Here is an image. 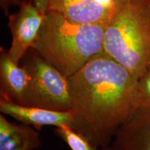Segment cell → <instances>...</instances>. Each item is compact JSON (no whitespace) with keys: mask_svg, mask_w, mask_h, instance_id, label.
<instances>
[{"mask_svg":"<svg viewBox=\"0 0 150 150\" xmlns=\"http://www.w3.org/2000/svg\"><path fill=\"white\" fill-rule=\"evenodd\" d=\"M68 80L71 129L97 148L107 147L136 108L138 79L103 51Z\"/></svg>","mask_w":150,"mask_h":150,"instance_id":"cell-1","label":"cell"},{"mask_svg":"<svg viewBox=\"0 0 150 150\" xmlns=\"http://www.w3.org/2000/svg\"><path fill=\"white\" fill-rule=\"evenodd\" d=\"M106 25L78 23L47 11L31 49L70 77L104 51Z\"/></svg>","mask_w":150,"mask_h":150,"instance_id":"cell-2","label":"cell"},{"mask_svg":"<svg viewBox=\"0 0 150 150\" xmlns=\"http://www.w3.org/2000/svg\"><path fill=\"white\" fill-rule=\"evenodd\" d=\"M104 52L137 79L141 76L150 56V7L140 0H115Z\"/></svg>","mask_w":150,"mask_h":150,"instance_id":"cell-3","label":"cell"},{"mask_svg":"<svg viewBox=\"0 0 150 150\" xmlns=\"http://www.w3.org/2000/svg\"><path fill=\"white\" fill-rule=\"evenodd\" d=\"M22 60V66L29 76L22 105L59 111L71 110L68 77L32 49Z\"/></svg>","mask_w":150,"mask_h":150,"instance_id":"cell-4","label":"cell"},{"mask_svg":"<svg viewBox=\"0 0 150 150\" xmlns=\"http://www.w3.org/2000/svg\"><path fill=\"white\" fill-rule=\"evenodd\" d=\"M19 6L16 13L8 17V26L12 36L8 52L11 60L17 64L35 42L45 15L31 0H22Z\"/></svg>","mask_w":150,"mask_h":150,"instance_id":"cell-5","label":"cell"},{"mask_svg":"<svg viewBox=\"0 0 150 150\" xmlns=\"http://www.w3.org/2000/svg\"><path fill=\"white\" fill-rule=\"evenodd\" d=\"M107 147L109 150H150V108H135Z\"/></svg>","mask_w":150,"mask_h":150,"instance_id":"cell-6","label":"cell"},{"mask_svg":"<svg viewBox=\"0 0 150 150\" xmlns=\"http://www.w3.org/2000/svg\"><path fill=\"white\" fill-rule=\"evenodd\" d=\"M0 111L23 125H31L38 130L44 126H54L56 128L67 126L71 128L73 122L72 110L59 111L31 107L5 100H0Z\"/></svg>","mask_w":150,"mask_h":150,"instance_id":"cell-7","label":"cell"},{"mask_svg":"<svg viewBox=\"0 0 150 150\" xmlns=\"http://www.w3.org/2000/svg\"><path fill=\"white\" fill-rule=\"evenodd\" d=\"M29 76L23 66L11 60L8 50L0 49V100L23 104Z\"/></svg>","mask_w":150,"mask_h":150,"instance_id":"cell-8","label":"cell"},{"mask_svg":"<svg viewBox=\"0 0 150 150\" xmlns=\"http://www.w3.org/2000/svg\"><path fill=\"white\" fill-rule=\"evenodd\" d=\"M112 11L95 0H52L47 11H54L75 22L106 24Z\"/></svg>","mask_w":150,"mask_h":150,"instance_id":"cell-9","label":"cell"},{"mask_svg":"<svg viewBox=\"0 0 150 150\" xmlns=\"http://www.w3.org/2000/svg\"><path fill=\"white\" fill-rule=\"evenodd\" d=\"M41 145L39 134L28 125L10 122L0 115V150H35Z\"/></svg>","mask_w":150,"mask_h":150,"instance_id":"cell-10","label":"cell"},{"mask_svg":"<svg viewBox=\"0 0 150 150\" xmlns=\"http://www.w3.org/2000/svg\"><path fill=\"white\" fill-rule=\"evenodd\" d=\"M54 132L56 135L66 142L72 150H98V148L70 127H58Z\"/></svg>","mask_w":150,"mask_h":150,"instance_id":"cell-11","label":"cell"},{"mask_svg":"<svg viewBox=\"0 0 150 150\" xmlns=\"http://www.w3.org/2000/svg\"><path fill=\"white\" fill-rule=\"evenodd\" d=\"M150 108V71L146 70L137 81L136 108Z\"/></svg>","mask_w":150,"mask_h":150,"instance_id":"cell-12","label":"cell"},{"mask_svg":"<svg viewBox=\"0 0 150 150\" xmlns=\"http://www.w3.org/2000/svg\"><path fill=\"white\" fill-rule=\"evenodd\" d=\"M22 0H0V5L3 12L8 15L9 9L13 6H20Z\"/></svg>","mask_w":150,"mask_h":150,"instance_id":"cell-13","label":"cell"},{"mask_svg":"<svg viewBox=\"0 0 150 150\" xmlns=\"http://www.w3.org/2000/svg\"><path fill=\"white\" fill-rule=\"evenodd\" d=\"M31 1L41 12L45 14L47 12L52 0H31Z\"/></svg>","mask_w":150,"mask_h":150,"instance_id":"cell-14","label":"cell"},{"mask_svg":"<svg viewBox=\"0 0 150 150\" xmlns=\"http://www.w3.org/2000/svg\"><path fill=\"white\" fill-rule=\"evenodd\" d=\"M95 1L104 6L106 8H109L110 10H113L115 0H95Z\"/></svg>","mask_w":150,"mask_h":150,"instance_id":"cell-15","label":"cell"},{"mask_svg":"<svg viewBox=\"0 0 150 150\" xmlns=\"http://www.w3.org/2000/svg\"><path fill=\"white\" fill-rule=\"evenodd\" d=\"M140 1H141L142 3L145 4L146 5H147L148 6L150 7V0H140Z\"/></svg>","mask_w":150,"mask_h":150,"instance_id":"cell-16","label":"cell"},{"mask_svg":"<svg viewBox=\"0 0 150 150\" xmlns=\"http://www.w3.org/2000/svg\"><path fill=\"white\" fill-rule=\"evenodd\" d=\"M147 70L150 71V56H149V59H148V61H147Z\"/></svg>","mask_w":150,"mask_h":150,"instance_id":"cell-17","label":"cell"},{"mask_svg":"<svg viewBox=\"0 0 150 150\" xmlns=\"http://www.w3.org/2000/svg\"><path fill=\"white\" fill-rule=\"evenodd\" d=\"M102 150H109V149H108V147H106V148H104V149H103Z\"/></svg>","mask_w":150,"mask_h":150,"instance_id":"cell-18","label":"cell"}]
</instances>
